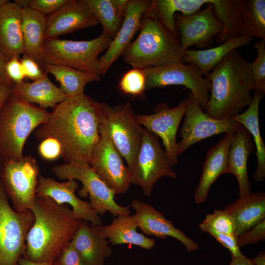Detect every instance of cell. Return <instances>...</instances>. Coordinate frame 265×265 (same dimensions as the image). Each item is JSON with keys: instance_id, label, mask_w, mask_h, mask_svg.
<instances>
[{"instance_id": "cell-1", "label": "cell", "mask_w": 265, "mask_h": 265, "mask_svg": "<svg viewBox=\"0 0 265 265\" xmlns=\"http://www.w3.org/2000/svg\"><path fill=\"white\" fill-rule=\"evenodd\" d=\"M53 108L46 121L35 130V138L39 141L50 137L56 139L66 163L89 164L100 138L103 103L83 93L68 97Z\"/></svg>"}, {"instance_id": "cell-2", "label": "cell", "mask_w": 265, "mask_h": 265, "mask_svg": "<svg viewBox=\"0 0 265 265\" xmlns=\"http://www.w3.org/2000/svg\"><path fill=\"white\" fill-rule=\"evenodd\" d=\"M31 211L34 219L26 236L24 257L52 265L71 242L82 220L66 205L45 196H36Z\"/></svg>"}, {"instance_id": "cell-3", "label": "cell", "mask_w": 265, "mask_h": 265, "mask_svg": "<svg viewBox=\"0 0 265 265\" xmlns=\"http://www.w3.org/2000/svg\"><path fill=\"white\" fill-rule=\"evenodd\" d=\"M211 82V94L205 111L222 119L240 113L252 102L254 83L250 63L235 49L205 77Z\"/></svg>"}, {"instance_id": "cell-4", "label": "cell", "mask_w": 265, "mask_h": 265, "mask_svg": "<svg viewBox=\"0 0 265 265\" xmlns=\"http://www.w3.org/2000/svg\"><path fill=\"white\" fill-rule=\"evenodd\" d=\"M140 29L137 37L122 53L127 64L143 70L183 63L184 52L178 35L167 29L149 9L142 17Z\"/></svg>"}, {"instance_id": "cell-5", "label": "cell", "mask_w": 265, "mask_h": 265, "mask_svg": "<svg viewBox=\"0 0 265 265\" xmlns=\"http://www.w3.org/2000/svg\"><path fill=\"white\" fill-rule=\"evenodd\" d=\"M50 113L12 91L0 108V156L5 161H17L23 158L27 137L46 121Z\"/></svg>"}, {"instance_id": "cell-6", "label": "cell", "mask_w": 265, "mask_h": 265, "mask_svg": "<svg viewBox=\"0 0 265 265\" xmlns=\"http://www.w3.org/2000/svg\"><path fill=\"white\" fill-rule=\"evenodd\" d=\"M112 39L103 33L88 41L46 39L43 60L44 63L66 66L101 75L99 55L108 48Z\"/></svg>"}, {"instance_id": "cell-7", "label": "cell", "mask_w": 265, "mask_h": 265, "mask_svg": "<svg viewBox=\"0 0 265 265\" xmlns=\"http://www.w3.org/2000/svg\"><path fill=\"white\" fill-rule=\"evenodd\" d=\"M100 124L106 128L112 142L125 159L131 172L141 145L144 129L136 122L130 103L113 107L103 103Z\"/></svg>"}, {"instance_id": "cell-8", "label": "cell", "mask_w": 265, "mask_h": 265, "mask_svg": "<svg viewBox=\"0 0 265 265\" xmlns=\"http://www.w3.org/2000/svg\"><path fill=\"white\" fill-rule=\"evenodd\" d=\"M53 173L59 179H75L82 184L79 196H89L90 203L99 215L110 212L114 216L130 215L131 205L124 207L114 200V192L102 180L89 164L79 165L68 163L52 167Z\"/></svg>"}, {"instance_id": "cell-9", "label": "cell", "mask_w": 265, "mask_h": 265, "mask_svg": "<svg viewBox=\"0 0 265 265\" xmlns=\"http://www.w3.org/2000/svg\"><path fill=\"white\" fill-rule=\"evenodd\" d=\"M31 210L16 212L0 182V265H19L34 222Z\"/></svg>"}, {"instance_id": "cell-10", "label": "cell", "mask_w": 265, "mask_h": 265, "mask_svg": "<svg viewBox=\"0 0 265 265\" xmlns=\"http://www.w3.org/2000/svg\"><path fill=\"white\" fill-rule=\"evenodd\" d=\"M39 167L31 156H24L17 161H5L0 183L17 212L32 210L36 197Z\"/></svg>"}, {"instance_id": "cell-11", "label": "cell", "mask_w": 265, "mask_h": 265, "mask_svg": "<svg viewBox=\"0 0 265 265\" xmlns=\"http://www.w3.org/2000/svg\"><path fill=\"white\" fill-rule=\"evenodd\" d=\"M131 173V184L140 186L144 195L148 197L151 196L155 184L160 178L177 177L158 136L146 129H144L141 145Z\"/></svg>"}, {"instance_id": "cell-12", "label": "cell", "mask_w": 265, "mask_h": 265, "mask_svg": "<svg viewBox=\"0 0 265 265\" xmlns=\"http://www.w3.org/2000/svg\"><path fill=\"white\" fill-rule=\"evenodd\" d=\"M146 89L169 85H182L190 89L201 108L206 111L209 99L211 82L199 68L192 64H171L143 69Z\"/></svg>"}, {"instance_id": "cell-13", "label": "cell", "mask_w": 265, "mask_h": 265, "mask_svg": "<svg viewBox=\"0 0 265 265\" xmlns=\"http://www.w3.org/2000/svg\"><path fill=\"white\" fill-rule=\"evenodd\" d=\"M100 138L89 164L115 194L126 193L131 184V173L110 138L104 126H99Z\"/></svg>"}, {"instance_id": "cell-14", "label": "cell", "mask_w": 265, "mask_h": 265, "mask_svg": "<svg viewBox=\"0 0 265 265\" xmlns=\"http://www.w3.org/2000/svg\"><path fill=\"white\" fill-rule=\"evenodd\" d=\"M187 101L185 120L178 143L179 156L191 145L204 139L223 132H235L243 126L231 118L217 119L209 116L190 92Z\"/></svg>"}, {"instance_id": "cell-15", "label": "cell", "mask_w": 265, "mask_h": 265, "mask_svg": "<svg viewBox=\"0 0 265 265\" xmlns=\"http://www.w3.org/2000/svg\"><path fill=\"white\" fill-rule=\"evenodd\" d=\"M186 98L172 108L161 103L156 106L153 114L134 115L138 124L144 126L147 130L161 138L171 166L178 162L176 137L180 122L186 111Z\"/></svg>"}, {"instance_id": "cell-16", "label": "cell", "mask_w": 265, "mask_h": 265, "mask_svg": "<svg viewBox=\"0 0 265 265\" xmlns=\"http://www.w3.org/2000/svg\"><path fill=\"white\" fill-rule=\"evenodd\" d=\"M79 184L75 179L59 182L54 179L39 175L36 196L48 197L59 205H69L75 215L92 225H102L100 216L93 209L90 202L77 196Z\"/></svg>"}, {"instance_id": "cell-17", "label": "cell", "mask_w": 265, "mask_h": 265, "mask_svg": "<svg viewBox=\"0 0 265 265\" xmlns=\"http://www.w3.org/2000/svg\"><path fill=\"white\" fill-rule=\"evenodd\" d=\"M177 29L181 34L180 39L182 50L185 52L194 45H204L211 40L212 36L220 34L223 29L222 24L213 12L210 3L203 10L195 13L174 15Z\"/></svg>"}, {"instance_id": "cell-18", "label": "cell", "mask_w": 265, "mask_h": 265, "mask_svg": "<svg viewBox=\"0 0 265 265\" xmlns=\"http://www.w3.org/2000/svg\"><path fill=\"white\" fill-rule=\"evenodd\" d=\"M131 206L135 211L133 215L137 227L143 234L159 239H165L167 236L174 238L183 244L188 252L199 249L196 242L187 237L182 230L175 227L171 221L154 207L137 199L133 200Z\"/></svg>"}, {"instance_id": "cell-19", "label": "cell", "mask_w": 265, "mask_h": 265, "mask_svg": "<svg viewBox=\"0 0 265 265\" xmlns=\"http://www.w3.org/2000/svg\"><path fill=\"white\" fill-rule=\"evenodd\" d=\"M99 23L89 6L83 0H71L47 17L45 38L55 39L97 25Z\"/></svg>"}, {"instance_id": "cell-20", "label": "cell", "mask_w": 265, "mask_h": 265, "mask_svg": "<svg viewBox=\"0 0 265 265\" xmlns=\"http://www.w3.org/2000/svg\"><path fill=\"white\" fill-rule=\"evenodd\" d=\"M151 3L152 1L147 0L129 1L121 27L112 39L106 52L100 57L101 75L106 73L132 42L135 33L140 29L142 17L149 9Z\"/></svg>"}, {"instance_id": "cell-21", "label": "cell", "mask_w": 265, "mask_h": 265, "mask_svg": "<svg viewBox=\"0 0 265 265\" xmlns=\"http://www.w3.org/2000/svg\"><path fill=\"white\" fill-rule=\"evenodd\" d=\"M21 9L9 0L0 7V52L6 62L24 54Z\"/></svg>"}, {"instance_id": "cell-22", "label": "cell", "mask_w": 265, "mask_h": 265, "mask_svg": "<svg viewBox=\"0 0 265 265\" xmlns=\"http://www.w3.org/2000/svg\"><path fill=\"white\" fill-rule=\"evenodd\" d=\"M247 130L242 126L234 133L227 155L226 173H232L237 178L239 197L251 192V185L247 171V160L254 151V144Z\"/></svg>"}, {"instance_id": "cell-23", "label": "cell", "mask_w": 265, "mask_h": 265, "mask_svg": "<svg viewBox=\"0 0 265 265\" xmlns=\"http://www.w3.org/2000/svg\"><path fill=\"white\" fill-rule=\"evenodd\" d=\"M233 134L234 132L225 133L224 136L208 151L195 191L196 203L205 202L212 185L220 176L226 173L228 152Z\"/></svg>"}, {"instance_id": "cell-24", "label": "cell", "mask_w": 265, "mask_h": 265, "mask_svg": "<svg viewBox=\"0 0 265 265\" xmlns=\"http://www.w3.org/2000/svg\"><path fill=\"white\" fill-rule=\"evenodd\" d=\"M71 242L86 265H104L112 253L109 241L101 235L99 225H89L83 220Z\"/></svg>"}, {"instance_id": "cell-25", "label": "cell", "mask_w": 265, "mask_h": 265, "mask_svg": "<svg viewBox=\"0 0 265 265\" xmlns=\"http://www.w3.org/2000/svg\"><path fill=\"white\" fill-rule=\"evenodd\" d=\"M233 218L238 237L265 219V194L250 192L239 197L223 209Z\"/></svg>"}, {"instance_id": "cell-26", "label": "cell", "mask_w": 265, "mask_h": 265, "mask_svg": "<svg viewBox=\"0 0 265 265\" xmlns=\"http://www.w3.org/2000/svg\"><path fill=\"white\" fill-rule=\"evenodd\" d=\"M21 16L23 54L33 58L43 69L47 17L27 7L22 8Z\"/></svg>"}, {"instance_id": "cell-27", "label": "cell", "mask_w": 265, "mask_h": 265, "mask_svg": "<svg viewBox=\"0 0 265 265\" xmlns=\"http://www.w3.org/2000/svg\"><path fill=\"white\" fill-rule=\"evenodd\" d=\"M12 91L18 97L41 107H54L68 97L48 78L47 73L42 78L32 82L23 81L13 84Z\"/></svg>"}, {"instance_id": "cell-28", "label": "cell", "mask_w": 265, "mask_h": 265, "mask_svg": "<svg viewBox=\"0 0 265 265\" xmlns=\"http://www.w3.org/2000/svg\"><path fill=\"white\" fill-rule=\"evenodd\" d=\"M138 228L133 215H118L107 225H99L101 235L108 239L112 245L127 244L151 249L155 245L154 238L137 231Z\"/></svg>"}, {"instance_id": "cell-29", "label": "cell", "mask_w": 265, "mask_h": 265, "mask_svg": "<svg viewBox=\"0 0 265 265\" xmlns=\"http://www.w3.org/2000/svg\"><path fill=\"white\" fill-rule=\"evenodd\" d=\"M253 38L238 35L220 45L204 50H186L183 55V63L196 65L205 77L231 51L249 44Z\"/></svg>"}, {"instance_id": "cell-30", "label": "cell", "mask_w": 265, "mask_h": 265, "mask_svg": "<svg viewBox=\"0 0 265 265\" xmlns=\"http://www.w3.org/2000/svg\"><path fill=\"white\" fill-rule=\"evenodd\" d=\"M264 96L261 92L254 91L248 108L244 112L231 118L240 123L252 136L257 159V166L253 179L257 182H262L265 178V145L261 135L259 119L260 103Z\"/></svg>"}, {"instance_id": "cell-31", "label": "cell", "mask_w": 265, "mask_h": 265, "mask_svg": "<svg viewBox=\"0 0 265 265\" xmlns=\"http://www.w3.org/2000/svg\"><path fill=\"white\" fill-rule=\"evenodd\" d=\"M246 0H210L215 17L222 24V32L216 36V41L222 44L239 35L241 18Z\"/></svg>"}, {"instance_id": "cell-32", "label": "cell", "mask_w": 265, "mask_h": 265, "mask_svg": "<svg viewBox=\"0 0 265 265\" xmlns=\"http://www.w3.org/2000/svg\"><path fill=\"white\" fill-rule=\"evenodd\" d=\"M43 70L53 75L60 84V89L68 97L82 94L86 85L92 81H99L100 75L83 72L60 65L45 63Z\"/></svg>"}, {"instance_id": "cell-33", "label": "cell", "mask_w": 265, "mask_h": 265, "mask_svg": "<svg viewBox=\"0 0 265 265\" xmlns=\"http://www.w3.org/2000/svg\"><path fill=\"white\" fill-rule=\"evenodd\" d=\"M102 24L103 33L113 39L122 24L128 0H83Z\"/></svg>"}, {"instance_id": "cell-34", "label": "cell", "mask_w": 265, "mask_h": 265, "mask_svg": "<svg viewBox=\"0 0 265 265\" xmlns=\"http://www.w3.org/2000/svg\"><path fill=\"white\" fill-rule=\"evenodd\" d=\"M210 0H152L149 11L170 31L178 35L174 15L177 12L188 15L198 12Z\"/></svg>"}, {"instance_id": "cell-35", "label": "cell", "mask_w": 265, "mask_h": 265, "mask_svg": "<svg viewBox=\"0 0 265 265\" xmlns=\"http://www.w3.org/2000/svg\"><path fill=\"white\" fill-rule=\"evenodd\" d=\"M239 35L265 40V0H246Z\"/></svg>"}, {"instance_id": "cell-36", "label": "cell", "mask_w": 265, "mask_h": 265, "mask_svg": "<svg viewBox=\"0 0 265 265\" xmlns=\"http://www.w3.org/2000/svg\"><path fill=\"white\" fill-rule=\"evenodd\" d=\"M199 228L204 232L213 231L235 236L233 219L223 210H215L212 213L207 214L203 221L199 224Z\"/></svg>"}, {"instance_id": "cell-37", "label": "cell", "mask_w": 265, "mask_h": 265, "mask_svg": "<svg viewBox=\"0 0 265 265\" xmlns=\"http://www.w3.org/2000/svg\"><path fill=\"white\" fill-rule=\"evenodd\" d=\"M119 87L124 93L140 96L146 89V79L143 70L133 68L126 72L121 77Z\"/></svg>"}, {"instance_id": "cell-38", "label": "cell", "mask_w": 265, "mask_h": 265, "mask_svg": "<svg viewBox=\"0 0 265 265\" xmlns=\"http://www.w3.org/2000/svg\"><path fill=\"white\" fill-rule=\"evenodd\" d=\"M257 50L256 59L250 66L254 83V90L265 93V40L261 39L255 44Z\"/></svg>"}, {"instance_id": "cell-39", "label": "cell", "mask_w": 265, "mask_h": 265, "mask_svg": "<svg viewBox=\"0 0 265 265\" xmlns=\"http://www.w3.org/2000/svg\"><path fill=\"white\" fill-rule=\"evenodd\" d=\"M71 0H23L24 7H29L44 15L52 14L67 4Z\"/></svg>"}, {"instance_id": "cell-40", "label": "cell", "mask_w": 265, "mask_h": 265, "mask_svg": "<svg viewBox=\"0 0 265 265\" xmlns=\"http://www.w3.org/2000/svg\"><path fill=\"white\" fill-rule=\"evenodd\" d=\"M38 152L44 159L53 161L62 156V147L56 139L47 137L40 141L38 146Z\"/></svg>"}, {"instance_id": "cell-41", "label": "cell", "mask_w": 265, "mask_h": 265, "mask_svg": "<svg viewBox=\"0 0 265 265\" xmlns=\"http://www.w3.org/2000/svg\"><path fill=\"white\" fill-rule=\"evenodd\" d=\"M265 239V219H263L248 231L237 237L239 247L257 243Z\"/></svg>"}, {"instance_id": "cell-42", "label": "cell", "mask_w": 265, "mask_h": 265, "mask_svg": "<svg viewBox=\"0 0 265 265\" xmlns=\"http://www.w3.org/2000/svg\"><path fill=\"white\" fill-rule=\"evenodd\" d=\"M52 265H86L70 242L54 260Z\"/></svg>"}, {"instance_id": "cell-43", "label": "cell", "mask_w": 265, "mask_h": 265, "mask_svg": "<svg viewBox=\"0 0 265 265\" xmlns=\"http://www.w3.org/2000/svg\"><path fill=\"white\" fill-rule=\"evenodd\" d=\"M20 61L25 78L34 81L43 78L46 74L33 58L26 54H23Z\"/></svg>"}, {"instance_id": "cell-44", "label": "cell", "mask_w": 265, "mask_h": 265, "mask_svg": "<svg viewBox=\"0 0 265 265\" xmlns=\"http://www.w3.org/2000/svg\"><path fill=\"white\" fill-rule=\"evenodd\" d=\"M5 70L8 79L13 84H19L25 78L20 58L13 57L6 61Z\"/></svg>"}, {"instance_id": "cell-45", "label": "cell", "mask_w": 265, "mask_h": 265, "mask_svg": "<svg viewBox=\"0 0 265 265\" xmlns=\"http://www.w3.org/2000/svg\"><path fill=\"white\" fill-rule=\"evenodd\" d=\"M208 233L230 251L231 257H238L243 255L238 246L237 237L235 235L218 233L213 231H209Z\"/></svg>"}, {"instance_id": "cell-46", "label": "cell", "mask_w": 265, "mask_h": 265, "mask_svg": "<svg viewBox=\"0 0 265 265\" xmlns=\"http://www.w3.org/2000/svg\"><path fill=\"white\" fill-rule=\"evenodd\" d=\"M12 83H0V108L12 93Z\"/></svg>"}, {"instance_id": "cell-47", "label": "cell", "mask_w": 265, "mask_h": 265, "mask_svg": "<svg viewBox=\"0 0 265 265\" xmlns=\"http://www.w3.org/2000/svg\"><path fill=\"white\" fill-rule=\"evenodd\" d=\"M229 265H254L252 259L248 258L244 255L238 257H231Z\"/></svg>"}, {"instance_id": "cell-48", "label": "cell", "mask_w": 265, "mask_h": 265, "mask_svg": "<svg viewBox=\"0 0 265 265\" xmlns=\"http://www.w3.org/2000/svg\"><path fill=\"white\" fill-rule=\"evenodd\" d=\"M6 61L5 60L3 56L0 52V83H13L7 78L5 70Z\"/></svg>"}, {"instance_id": "cell-49", "label": "cell", "mask_w": 265, "mask_h": 265, "mask_svg": "<svg viewBox=\"0 0 265 265\" xmlns=\"http://www.w3.org/2000/svg\"><path fill=\"white\" fill-rule=\"evenodd\" d=\"M252 259L254 265H265V251H261L254 258Z\"/></svg>"}, {"instance_id": "cell-50", "label": "cell", "mask_w": 265, "mask_h": 265, "mask_svg": "<svg viewBox=\"0 0 265 265\" xmlns=\"http://www.w3.org/2000/svg\"><path fill=\"white\" fill-rule=\"evenodd\" d=\"M19 265H52L47 263H37L29 260L25 257L21 258L19 262Z\"/></svg>"}, {"instance_id": "cell-51", "label": "cell", "mask_w": 265, "mask_h": 265, "mask_svg": "<svg viewBox=\"0 0 265 265\" xmlns=\"http://www.w3.org/2000/svg\"><path fill=\"white\" fill-rule=\"evenodd\" d=\"M4 161L5 160H4V159L0 156V178H1L2 170Z\"/></svg>"}, {"instance_id": "cell-52", "label": "cell", "mask_w": 265, "mask_h": 265, "mask_svg": "<svg viewBox=\"0 0 265 265\" xmlns=\"http://www.w3.org/2000/svg\"><path fill=\"white\" fill-rule=\"evenodd\" d=\"M9 0H0V7H1L4 4H5Z\"/></svg>"}]
</instances>
